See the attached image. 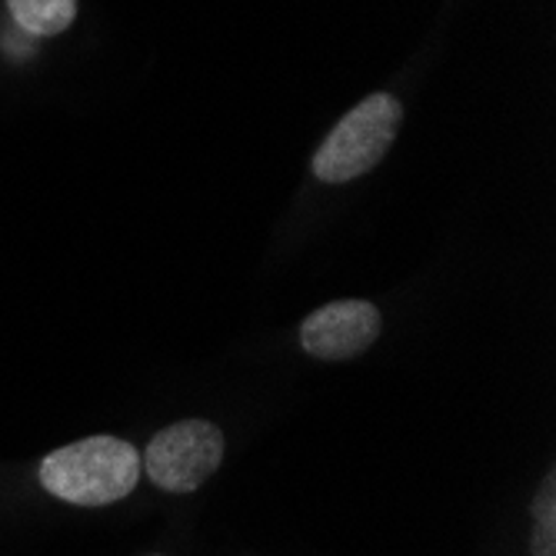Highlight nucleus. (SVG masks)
<instances>
[{
	"label": "nucleus",
	"instance_id": "1",
	"mask_svg": "<svg viewBox=\"0 0 556 556\" xmlns=\"http://www.w3.org/2000/svg\"><path fill=\"white\" fill-rule=\"evenodd\" d=\"M137 450L121 437H87L54 450L40 464V486L77 507H108L140 480Z\"/></svg>",
	"mask_w": 556,
	"mask_h": 556
},
{
	"label": "nucleus",
	"instance_id": "2",
	"mask_svg": "<svg viewBox=\"0 0 556 556\" xmlns=\"http://www.w3.org/2000/svg\"><path fill=\"white\" fill-rule=\"evenodd\" d=\"M403 124L400 100L390 93H370L327 134L314 154V174L324 184H350L374 170L393 147Z\"/></svg>",
	"mask_w": 556,
	"mask_h": 556
},
{
	"label": "nucleus",
	"instance_id": "3",
	"mask_svg": "<svg viewBox=\"0 0 556 556\" xmlns=\"http://www.w3.org/2000/svg\"><path fill=\"white\" fill-rule=\"evenodd\" d=\"M224 460V433L207 420H180L161 430L143 453V470L167 493H193Z\"/></svg>",
	"mask_w": 556,
	"mask_h": 556
},
{
	"label": "nucleus",
	"instance_id": "4",
	"mask_svg": "<svg viewBox=\"0 0 556 556\" xmlns=\"http://www.w3.org/2000/svg\"><path fill=\"white\" fill-rule=\"evenodd\" d=\"M380 337V311L367 300H333L300 324V343L317 361H350Z\"/></svg>",
	"mask_w": 556,
	"mask_h": 556
},
{
	"label": "nucleus",
	"instance_id": "5",
	"mask_svg": "<svg viewBox=\"0 0 556 556\" xmlns=\"http://www.w3.org/2000/svg\"><path fill=\"white\" fill-rule=\"evenodd\" d=\"M8 8L34 37H58L77 17V0H8Z\"/></svg>",
	"mask_w": 556,
	"mask_h": 556
},
{
	"label": "nucleus",
	"instance_id": "6",
	"mask_svg": "<svg viewBox=\"0 0 556 556\" xmlns=\"http://www.w3.org/2000/svg\"><path fill=\"white\" fill-rule=\"evenodd\" d=\"M533 556H556V477L546 473L533 503Z\"/></svg>",
	"mask_w": 556,
	"mask_h": 556
}]
</instances>
